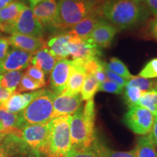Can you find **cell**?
I'll return each mask as SVG.
<instances>
[{
    "label": "cell",
    "instance_id": "6da1fadb",
    "mask_svg": "<svg viewBox=\"0 0 157 157\" xmlns=\"http://www.w3.org/2000/svg\"><path fill=\"white\" fill-rule=\"evenodd\" d=\"M101 14L117 29L135 27L148 17L144 6L135 0H107Z\"/></svg>",
    "mask_w": 157,
    "mask_h": 157
},
{
    "label": "cell",
    "instance_id": "7a4b0ae2",
    "mask_svg": "<svg viewBox=\"0 0 157 157\" xmlns=\"http://www.w3.org/2000/svg\"><path fill=\"white\" fill-rule=\"evenodd\" d=\"M95 109L94 100L87 101L84 105L71 115L70 135L71 149H83L91 146L95 140Z\"/></svg>",
    "mask_w": 157,
    "mask_h": 157
},
{
    "label": "cell",
    "instance_id": "3957f363",
    "mask_svg": "<svg viewBox=\"0 0 157 157\" xmlns=\"http://www.w3.org/2000/svg\"><path fill=\"white\" fill-rule=\"evenodd\" d=\"M58 5L56 18L48 27L55 31L72 29L82 19L93 13L84 0H60Z\"/></svg>",
    "mask_w": 157,
    "mask_h": 157
},
{
    "label": "cell",
    "instance_id": "277c9868",
    "mask_svg": "<svg viewBox=\"0 0 157 157\" xmlns=\"http://www.w3.org/2000/svg\"><path fill=\"white\" fill-rule=\"evenodd\" d=\"M71 116H61L50 121L47 157H66L71 149L70 121Z\"/></svg>",
    "mask_w": 157,
    "mask_h": 157
},
{
    "label": "cell",
    "instance_id": "5b68a950",
    "mask_svg": "<svg viewBox=\"0 0 157 157\" xmlns=\"http://www.w3.org/2000/svg\"><path fill=\"white\" fill-rule=\"evenodd\" d=\"M56 95L51 90L43 89L42 93L19 113L25 124H44L52 120Z\"/></svg>",
    "mask_w": 157,
    "mask_h": 157
},
{
    "label": "cell",
    "instance_id": "8992f818",
    "mask_svg": "<svg viewBox=\"0 0 157 157\" xmlns=\"http://www.w3.org/2000/svg\"><path fill=\"white\" fill-rule=\"evenodd\" d=\"M50 121L44 124H25L20 129L18 137L32 150L45 155L50 136Z\"/></svg>",
    "mask_w": 157,
    "mask_h": 157
},
{
    "label": "cell",
    "instance_id": "52a82bcc",
    "mask_svg": "<svg viewBox=\"0 0 157 157\" xmlns=\"http://www.w3.org/2000/svg\"><path fill=\"white\" fill-rule=\"evenodd\" d=\"M124 123L139 135H148L154 122V115L139 105H130L124 117Z\"/></svg>",
    "mask_w": 157,
    "mask_h": 157
},
{
    "label": "cell",
    "instance_id": "ba28073f",
    "mask_svg": "<svg viewBox=\"0 0 157 157\" xmlns=\"http://www.w3.org/2000/svg\"><path fill=\"white\" fill-rule=\"evenodd\" d=\"M10 34H21L35 37H42L43 26L34 17L32 10L25 6L17 21L11 27Z\"/></svg>",
    "mask_w": 157,
    "mask_h": 157
},
{
    "label": "cell",
    "instance_id": "9c48e42d",
    "mask_svg": "<svg viewBox=\"0 0 157 157\" xmlns=\"http://www.w3.org/2000/svg\"><path fill=\"white\" fill-rule=\"evenodd\" d=\"M0 157H39V153L32 150L17 135L7 134L0 143Z\"/></svg>",
    "mask_w": 157,
    "mask_h": 157
},
{
    "label": "cell",
    "instance_id": "30bf717a",
    "mask_svg": "<svg viewBox=\"0 0 157 157\" xmlns=\"http://www.w3.org/2000/svg\"><path fill=\"white\" fill-rule=\"evenodd\" d=\"M69 35L68 39V52L69 56L73 58L86 59L93 57H101L102 51L101 48L97 46L90 39L82 40L71 31H68Z\"/></svg>",
    "mask_w": 157,
    "mask_h": 157
},
{
    "label": "cell",
    "instance_id": "8fae6325",
    "mask_svg": "<svg viewBox=\"0 0 157 157\" xmlns=\"http://www.w3.org/2000/svg\"><path fill=\"white\" fill-rule=\"evenodd\" d=\"M72 70V60L60 59L56 62L50 73V87L51 91L59 95L64 91Z\"/></svg>",
    "mask_w": 157,
    "mask_h": 157
},
{
    "label": "cell",
    "instance_id": "7c38bea8",
    "mask_svg": "<svg viewBox=\"0 0 157 157\" xmlns=\"http://www.w3.org/2000/svg\"><path fill=\"white\" fill-rule=\"evenodd\" d=\"M32 56L28 52L13 48L5 58L0 60V74L27 68L30 66Z\"/></svg>",
    "mask_w": 157,
    "mask_h": 157
},
{
    "label": "cell",
    "instance_id": "4fadbf2b",
    "mask_svg": "<svg viewBox=\"0 0 157 157\" xmlns=\"http://www.w3.org/2000/svg\"><path fill=\"white\" fill-rule=\"evenodd\" d=\"M82 105L80 94L69 95L62 93L56 95L53 101V112L52 119L61 116H71Z\"/></svg>",
    "mask_w": 157,
    "mask_h": 157
},
{
    "label": "cell",
    "instance_id": "5bb4252c",
    "mask_svg": "<svg viewBox=\"0 0 157 157\" xmlns=\"http://www.w3.org/2000/svg\"><path fill=\"white\" fill-rule=\"evenodd\" d=\"M118 29L109 21L101 19L93 29L89 39L99 48H108L111 46Z\"/></svg>",
    "mask_w": 157,
    "mask_h": 157
},
{
    "label": "cell",
    "instance_id": "9a60e30c",
    "mask_svg": "<svg viewBox=\"0 0 157 157\" xmlns=\"http://www.w3.org/2000/svg\"><path fill=\"white\" fill-rule=\"evenodd\" d=\"M10 44L14 48L34 54L46 46L42 37H35L21 34H13L7 37Z\"/></svg>",
    "mask_w": 157,
    "mask_h": 157
},
{
    "label": "cell",
    "instance_id": "2e32d148",
    "mask_svg": "<svg viewBox=\"0 0 157 157\" xmlns=\"http://www.w3.org/2000/svg\"><path fill=\"white\" fill-rule=\"evenodd\" d=\"M42 90L23 94L15 93L12 95L7 101L2 103L0 105V108L9 112L18 113L24 110L35 98L42 93Z\"/></svg>",
    "mask_w": 157,
    "mask_h": 157
},
{
    "label": "cell",
    "instance_id": "e0dca14e",
    "mask_svg": "<svg viewBox=\"0 0 157 157\" xmlns=\"http://www.w3.org/2000/svg\"><path fill=\"white\" fill-rule=\"evenodd\" d=\"M25 6L21 2L14 1L0 10V31L10 34L11 27L16 22Z\"/></svg>",
    "mask_w": 157,
    "mask_h": 157
},
{
    "label": "cell",
    "instance_id": "ac0fdd59",
    "mask_svg": "<svg viewBox=\"0 0 157 157\" xmlns=\"http://www.w3.org/2000/svg\"><path fill=\"white\" fill-rule=\"evenodd\" d=\"M87 73L82 66L81 60H72V70L66 84V88L63 93L69 95L80 94L82 85L87 76Z\"/></svg>",
    "mask_w": 157,
    "mask_h": 157
},
{
    "label": "cell",
    "instance_id": "d6986e66",
    "mask_svg": "<svg viewBox=\"0 0 157 157\" xmlns=\"http://www.w3.org/2000/svg\"><path fill=\"white\" fill-rule=\"evenodd\" d=\"M58 2L47 0L36 5L32 10L34 17L43 27H49L58 13Z\"/></svg>",
    "mask_w": 157,
    "mask_h": 157
},
{
    "label": "cell",
    "instance_id": "ffe728a7",
    "mask_svg": "<svg viewBox=\"0 0 157 157\" xmlns=\"http://www.w3.org/2000/svg\"><path fill=\"white\" fill-rule=\"evenodd\" d=\"M0 124L3 132L14 134L18 136L20 129L25 126V124L20 113L9 112L0 108Z\"/></svg>",
    "mask_w": 157,
    "mask_h": 157
},
{
    "label": "cell",
    "instance_id": "44dd1931",
    "mask_svg": "<svg viewBox=\"0 0 157 157\" xmlns=\"http://www.w3.org/2000/svg\"><path fill=\"white\" fill-rule=\"evenodd\" d=\"M68 39L69 35L67 32L66 34H58L51 37L46 42V46L50 53L58 60L69 56Z\"/></svg>",
    "mask_w": 157,
    "mask_h": 157
},
{
    "label": "cell",
    "instance_id": "7402d4cb",
    "mask_svg": "<svg viewBox=\"0 0 157 157\" xmlns=\"http://www.w3.org/2000/svg\"><path fill=\"white\" fill-rule=\"evenodd\" d=\"M58 60L50 53L47 46L33 54L31 63L42 70L45 75H49L52 72Z\"/></svg>",
    "mask_w": 157,
    "mask_h": 157
},
{
    "label": "cell",
    "instance_id": "603a6c76",
    "mask_svg": "<svg viewBox=\"0 0 157 157\" xmlns=\"http://www.w3.org/2000/svg\"><path fill=\"white\" fill-rule=\"evenodd\" d=\"M101 17L102 16L101 15L95 14V13L90 14L84 19H82L69 31L73 33L74 34H75L82 40H87L93 29L101 21L102 19Z\"/></svg>",
    "mask_w": 157,
    "mask_h": 157
},
{
    "label": "cell",
    "instance_id": "cb8c5ba5",
    "mask_svg": "<svg viewBox=\"0 0 157 157\" xmlns=\"http://www.w3.org/2000/svg\"><path fill=\"white\" fill-rule=\"evenodd\" d=\"M133 150L136 157H157V147L149 135L140 137Z\"/></svg>",
    "mask_w": 157,
    "mask_h": 157
},
{
    "label": "cell",
    "instance_id": "d4e9b609",
    "mask_svg": "<svg viewBox=\"0 0 157 157\" xmlns=\"http://www.w3.org/2000/svg\"><path fill=\"white\" fill-rule=\"evenodd\" d=\"M23 75L22 71H8L0 74V86L13 93H15Z\"/></svg>",
    "mask_w": 157,
    "mask_h": 157
},
{
    "label": "cell",
    "instance_id": "484cf974",
    "mask_svg": "<svg viewBox=\"0 0 157 157\" xmlns=\"http://www.w3.org/2000/svg\"><path fill=\"white\" fill-rule=\"evenodd\" d=\"M99 84L100 83L93 75H87L80 92L82 101H87L93 99L95 93L98 91Z\"/></svg>",
    "mask_w": 157,
    "mask_h": 157
},
{
    "label": "cell",
    "instance_id": "4316f807",
    "mask_svg": "<svg viewBox=\"0 0 157 157\" xmlns=\"http://www.w3.org/2000/svg\"><path fill=\"white\" fill-rule=\"evenodd\" d=\"M137 105L148 109L154 116L157 115V88L143 93Z\"/></svg>",
    "mask_w": 157,
    "mask_h": 157
},
{
    "label": "cell",
    "instance_id": "83f0119b",
    "mask_svg": "<svg viewBox=\"0 0 157 157\" xmlns=\"http://www.w3.org/2000/svg\"><path fill=\"white\" fill-rule=\"evenodd\" d=\"M105 66L110 71L117 74L118 76H121V78H124L127 81H129V79H131L134 76L129 71L126 65L121 60H119L117 58H115V57L110 59L109 62L108 63H105Z\"/></svg>",
    "mask_w": 157,
    "mask_h": 157
},
{
    "label": "cell",
    "instance_id": "f1b7e54d",
    "mask_svg": "<svg viewBox=\"0 0 157 157\" xmlns=\"http://www.w3.org/2000/svg\"><path fill=\"white\" fill-rule=\"evenodd\" d=\"M126 86L136 87L143 93H146L157 88V82L156 80L148 79L140 76H133L131 79L127 81Z\"/></svg>",
    "mask_w": 157,
    "mask_h": 157
},
{
    "label": "cell",
    "instance_id": "f546056e",
    "mask_svg": "<svg viewBox=\"0 0 157 157\" xmlns=\"http://www.w3.org/2000/svg\"><path fill=\"white\" fill-rule=\"evenodd\" d=\"M66 157H101L98 146V140L94 141L91 146L83 149H71Z\"/></svg>",
    "mask_w": 157,
    "mask_h": 157
},
{
    "label": "cell",
    "instance_id": "4dcf8cb0",
    "mask_svg": "<svg viewBox=\"0 0 157 157\" xmlns=\"http://www.w3.org/2000/svg\"><path fill=\"white\" fill-rule=\"evenodd\" d=\"M82 66L84 71L88 74L93 75L98 71L103 69L104 62L100 59L99 57H93V58L80 59Z\"/></svg>",
    "mask_w": 157,
    "mask_h": 157
},
{
    "label": "cell",
    "instance_id": "1f68e13d",
    "mask_svg": "<svg viewBox=\"0 0 157 157\" xmlns=\"http://www.w3.org/2000/svg\"><path fill=\"white\" fill-rule=\"evenodd\" d=\"M43 87L44 86L42 85L40 83L29 77L26 74H23L18 86H17L16 93H23V92L36 91V90H38Z\"/></svg>",
    "mask_w": 157,
    "mask_h": 157
},
{
    "label": "cell",
    "instance_id": "d6a6232c",
    "mask_svg": "<svg viewBox=\"0 0 157 157\" xmlns=\"http://www.w3.org/2000/svg\"><path fill=\"white\" fill-rule=\"evenodd\" d=\"M143 93V92L136 87L125 86V90L124 91V98L129 106L137 105Z\"/></svg>",
    "mask_w": 157,
    "mask_h": 157
},
{
    "label": "cell",
    "instance_id": "836d02e7",
    "mask_svg": "<svg viewBox=\"0 0 157 157\" xmlns=\"http://www.w3.org/2000/svg\"><path fill=\"white\" fill-rule=\"evenodd\" d=\"M98 146L101 157H136L134 150L130 151H115L98 141Z\"/></svg>",
    "mask_w": 157,
    "mask_h": 157
},
{
    "label": "cell",
    "instance_id": "e575fe53",
    "mask_svg": "<svg viewBox=\"0 0 157 157\" xmlns=\"http://www.w3.org/2000/svg\"><path fill=\"white\" fill-rule=\"evenodd\" d=\"M138 76L146 78H157V58L149 60L140 71Z\"/></svg>",
    "mask_w": 157,
    "mask_h": 157
},
{
    "label": "cell",
    "instance_id": "d590c367",
    "mask_svg": "<svg viewBox=\"0 0 157 157\" xmlns=\"http://www.w3.org/2000/svg\"><path fill=\"white\" fill-rule=\"evenodd\" d=\"M123 90V87H121L119 84L110 81L109 79H106L105 81L100 84L99 87H98V91L117 94V95H120V94L122 93Z\"/></svg>",
    "mask_w": 157,
    "mask_h": 157
},
{
    "label": "cell",
    "instance_id": "8d00e7d4",
    "mask_svg": "<svg viewBox=\"0 0 157 157\" xmlns=\"http://www.w3.org/2000/svg\"><path fill=\"white\" fill-rule=\"evenodd\" d=\"M25 74L29 77L40 83L42 85L46 86V80H45V74L42 70H40L34 66H29L25 71Z\"/></svg>",
    "mask_w": 157,
    "mask_h": 157
},
{
    "label": "cell",
    "instance_id": "74e56055",
    "mask_svg": "<svg viewBox=\"0 0 157 157\" xmlns=\"http://www.w3.org/2000/svg\"><path fill=\"white\" fill-rule=\"evenodd\" d=\"M104 71H105V75H106V77L109 78L110 81L114 82V83L119 84L121 87H124L126 86L127 80H125L124 78H121V76H118L117 74L113 73V72L110 71L109 68L106 67L105 66V62H104Z\"/></svg>",
    "mask_w": 157,
    "mask_h": 157
},
{
    "label": "cell",
    "instance_id": "f35d334b",
    "mask_svg": "<svg viewBox=\"0 0 157 157\" xmlns=\"http://www.w3.org/2000/svg\"><path fill=\"white\" fill-rule=\"evenodd\" d=\"M87 5L91 9L93 13L102 16L101 10L103 5L106 2L107 0H84Z\"/></svg>",
    "mask_w": 157,
    "mask_h": 157
},
{
    "label": "cell",
    "instance_id": "ab89813d",
    "mask_svg": "<svg viewBox=\"0 0 157 157\" xmlns=\"http://www.w3.org/2000/svg\"><path fill=\"white\" fill-rule=\"evenodd\" d=\"M10 43L7 37L0 36V60L5 58L9 52Z\"/></svg>",
    "mask_w": 157,
    "mask_h": 157
},
{
    "label": "cell",
    "instance_id": "60d3db41",
    "mask_svg": "<svg viewBox=\"0 0 157 157\" xmlns=\"http://www.w3.org/2000/svg\"><path fill=\"white\" fill-rule=\"evenodd\" d=\"M148 9L157 17V0H144Z\"/></svg>",
    "mask_w": 157,
    "mask_h": 157
},
{
    "label": "cell",
    "instance_id": "b9f144b4",
    "mask_svg": "<svg viewBox=\"0 0 157 157\" xmlns=\"http://www.w3.org/2000/svg\"><path fill=\"white\" fill-rule=\"evenodd\" d=\"M149 136L155 145L157 147V115L154 116V125H153L152 129L151 131V132L149 133Z\"/></svg>",
    "mask_w": 157,
    "mask_h": 157
},
{
    "label": "cell",
    "instance_id": "7bdbcfd3",
    "mask_svg": "<svg viewBox=\"0 0 157 157\" xmlns=\"http://www.w3.org/2000/svg\"><path fill=\"white\" fill-rule=\"evenodd\" d=\"M14 93H13L12 92L9 91L7 89L2 87L0 86V105L2 103H3L4 102L7 101L8 98L10 97L12 95H13Z\"/></svg>",
    "mask_w": 157,
    "mask_h": 157
},
{
    "label": "cell",
    "instance_id": "ee69618b",
    "mask_svg": "<svg viewBox=\"0 0 157 157\" xmlns=\"http://www.w3.org/2000/svg\"><path fill=\"white\" fill-rule=\"evenodd\" d=\"M149 31L151 34L157 39V17L153 19L149 24Z\"/></svg>",
    "mask_w": 157,
    "mask_h": 157
},
{
    "label": "cell",
    "instance_id": "f6af8a7d",
    "mask_svg": "<svg viewBox=\"0 0 157 157\" xmlns=\"http://www.w3.org/2000/svg\"><path fill=\"white\" fill-rule=\"evenodd\" d=\"M93 76H95L96 78V79L98 80V82H99L100 84L102 83V82H103L104 81H105L106 80V75H105V71H104V68L103 69H101L100 71H98L96 72L95 74H93Z\"/></svg>",
    "mask_w": 157,
    "mask_h": 157
},
{
    "label": "cell",
    "instance_id": "bcb514c9",
    "mask_svg": "<svg viewBox=\"0 0 157 157\" xmlns=\"http://www.w3.org/2000/svg\"><path fill=\"white\" fill-rule=\"evenodd\" d=\"M15 0H0V10L5 8L7 5L13 2Z\"/></svg>",
    "mask_w": 157,
    "mask_h": 157
},
{
    "label": "cell",
    "instance_id": "7dc6e473",
    "mask_svg": "<svg viewBox=\"0 0 157 157\" xmlns=\"http://www.w3.org/2000/svg\"><path fill=\"white\" fill-rule=\"evenodd\" d=\"M29 4H30V8L33 9L36 5H38L39 3L42 2L47 1V0H29Z\"/></svg>",
    "mask_w": 157,
    "mask_h": 157
},
{
    "label": "cell",
    "instance_id": "c3c4849f",
    "mask_svg": "<svg viewBox=\"0 0 157 157\" xmlns=\"http://www.w3.org/2000/svg\"><path fill=\"white\" fill-rule=\"evenodd\" d=\"M7 135V133L6 132H0V143L3 140V139L5 138L6 135Z\"/></svg>",
    "mask_w": 157,
    "mask_h": 157
},
{
    "label": "cell",
    "instance_id": "681fc988",
    "mask_svg": "<svg viewBox=\"0 0 157 157\" xmlns=\"http://www.w3.org/2000/svg\"><path fill=\"white\" fill-rule=\"evenodd\" d=\"M0 132H3V129H2V127L1 126V124H0Z\"/></svg>",
    "mask_w": 157,
    "mask_h": 157
},
{
    "label": "cell",
    "instance_id": "f907efd6",
    "mask_svg": "<svg viewBox=\"0 0 157 157\" xmlns=\"http://www.w3.org/2000/svg\"><path fill=\"white\" fill-rule=\"evenodd\" d=\"M135 1L137 2H141L144 1V0H135Z\"/></svg>",
    "mask_w": 157,
    "mask_h": 157
},
{
    "label": "cell",
    "instance_id": "816d5d0a",
    "mask_svg": "<svg viewBox=\"0 0 157 157\" xmlns=\"http://www.w3.org/2000/svg\"><path fill=\"white\" fill-rule=\"evenodd\" d=\"M56 1H57V0H56ZM59 1H60V0H58V2H59Z\"/></svg>",
    "mask_w": 157,
    "mask_h": 157
},
{
    "label": "cell",
    "instance_id": "f5cc1de1",
    "mask_svg": "<svg viewBox=\"0 0 157 157\" xmlns=\"http://www.w3.org/2000/svg\"><path fill=\"white\" fill-rule=\"evenodd\" d=\"M156 82H157V80H156Z\"/></svg>",
    "mask_w": 157,
    "mask_h": 157
}]
</instances>
